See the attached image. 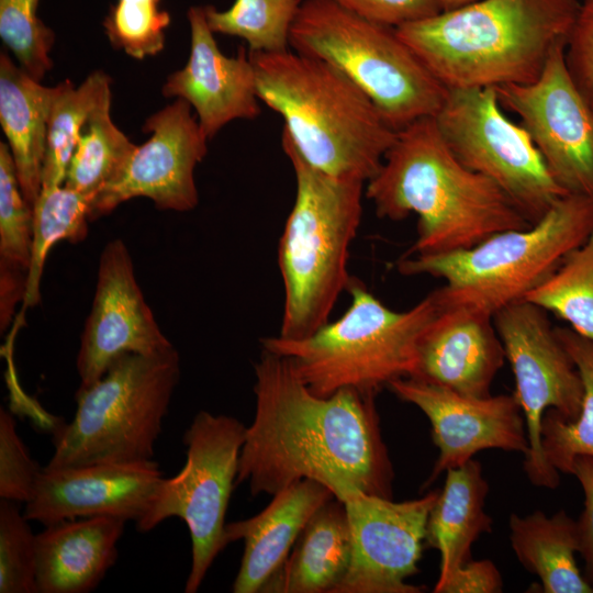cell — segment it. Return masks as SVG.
I'll list each match as a JSON object with an SVG mask.
<instances>
[{"instance_id": "1", "label": "cell", "mask_w": 593, "mask_h": 593, "mask_svg": "<svg viewBox=\"0 0 593 593\" xmlns=\"http://www.w3.org/2000/svg\"><path fill=\"white\" fill-rule=\"evenodd\" d=\"M256 411L240 449L236 484L276 494L314 480L342 501L362 491L392 499L393 468L376 395L344 388L314 394L289 357L261 349L254 365Z\"/></svg>"}, {"instance_id": "2", "label": "cell", "mask_w": 593, "mask_h": 593, "mask_svg": "<svg viewBox=\"0 0 593 593\" xmlns=\"http://www.w3.org/2000/svg\"><path fill=\"white\" fill-rule=\"evenodd\" d=\"M365 187L380 219L418 216L416 239L404 256L463 250L532 225L497 184L456 158L434 116L398 131Z\"/></svg>"}, {"instance_id": "3", "label": "cell", "mask_w": 593, "mask_h": 593, "mask_svg": "<svg viewBox=\"0 0 593 593\" xmlns=\"http://www.w3.org/2000/svg\"><path fill=\"white\" fill-rule=\"evenodd\" d=\"M581 11L578 0H478L395 30L447 89L529 85Z\"/></svg>"}, {"instance_id": "4", "label": "cell", "mask_w": 593, "mask_h": 593, "mask_svg": "<svg viewBox=\"0 0 593 593\" xmlns=\"http://www.w3.org/2000/svg\"><path fill=\"white\" fill-rule=\"evenodd\" d=\"M257 94L300 154L339 178L370 180L396 137L370 98L334 65L289 49L249 52Z\"/></svg>"}, {"instance_id": "5", "label": "cell", "mask_w": 593, "mask_h": 593, "mask_svg": "<svg viewBox=\"0 0 593 593\" xmlns=\"http://www.w3.org/2000/svg\"><path fill=\"white\" fill-rule=\"evenodd\" d=\"M281 145L294 170L296 193L278 247L284 290L278 336L302 339L329 321L347 289L349 247L360 225L366 183L311 165L286 130Z\"/></svg>"}, {"instance_id": "6", "label": "cell", "mask_w": 593, "mask_h": 593, "mask_svg": "<svg viewBox=\"0 0 593 593\" xmlns=\"http://www.w3.org/2000/svg\"><path fill=\"white\" fill-rule=\"evenodd\" d=\"M593 233V201L562 197L535 224L499 232L478 245L452 253L403 256L404 276L445 280L434 293L440 306H466L494 315L524 299Z\"/></svg>"}, {"instance_id": "7", "label": "cell", "mask_w": 593, "mask_h": 593, "mask_svg": "<svg viewBox=\"0 0 593 593\" xmlns=\"http://www.w3.org/2000/svg\"><path fill=\"white\" fill-rule=\"evenodd\" d=\"M347 292L351 303L336 321L302 339L280 336L260 340L261 348L290 358L307 388L329 396L344 388L378 394L415 369L419 339L439 305L430 292L407 311H393L356 277Z\"/></svg>"}, {"instance_id": "8", "label": "cell", "mask_w": 593, "mask_h": 593, "mask_svg": "<svg viewBox=\"0 0 593 593\" xmlns=\"http://www.w3.org/2000/svg\"><path fill=\"white\" fill-rule=\"evenodd\" d=\"M180 379L175 347L126 354L76 392L74 419L54 439L48 469L154 461L155 444Z\"/></svg>"}, {"instance_id": "9", "label": "cell", "mask_w": 593, "mask_h": 593, "mask_svg": "<svg viewBox=\"0 0 593 593\" xmlns=\"http://www.w3.org/2000/svg\"><path fill=\"white\" fill-rule=\"evenodd\" d=\"M289 44L340 69L396 132L435 116L448 94L394 27L360 18L334 0H304Z\"/></svg>"}, {"instance_id": "10", "label": "cell", "mask_w": 593, "mask_h": 593, "mask_svg": "<svg viewBox=\"0 0 593 593\" xmlns=\"http://www.w3.org/2000/svg\"><path fill=\"white\" fill-rule=\"evenodd\" d=\"M246 429L235 417L197 413L183 436V468L175 477L163 479L146 513L136 522L143 533L170 517L186 523L192 547L187 593L199 590L214 559L228 545L225 515Z\"/></svg>"}, {"instance_id": "11", "label": "cell", "mask_w": 593, "mask_h": 593, "mask_svg": "<svg viewBox=\"0 0 593 593\" xmlns=\"http://www.w3.org/2000/svg\"><path fill=\"white\" fill-rule=\"evenodd\" d=\"M501 108L494 87L448 89L434 119L456 158L497 184L535 224L569 193L550 175L528 132Z\"/></svg>"}, {"instance_id": "12", "label": "cell", "mask_w": 593, "mask_h": 593, "mask_svg": "<svg viewBox=\"0 0 593 593\" xmlns=\"http://www.w3.org/2000/svg\"><path fill=\"white\" fill-rule=\"evenodd\" d=\"M493 322L526 423L529 450L524 470L534 485L555 489L560 477L544 457L541 422L549 409L567 421L578 418L584 392L581 376L542 307L522 299L499 310Z\"/></svg>"}, {"instance_id": "13", "label": "cell", "mask_w": 593, "mask_h": 593, "mask_svg": "<svg viewBox=\"0 0 593 593\" xmlns=\"http://www.w3.org/2000/svg\"><path fill=\"white\" fill-rule=\"evenodd\" d=\"M564 49L553 51L535 82L495 90L501 107L521 118L555 181L593 201V107L573 83Z\"/></svg>"}, {"instance_id": "14", "label": "cell", "mask_w": 593, "mask_h": 593, "mask_svg": "<svg viewBox=\"0 0 593 593\" xmlns=\"http://www.w3.org/2000/svg\"><path fill=\"white\" fill-rule=\"evenodd\" d=\"M142 131L150 133L149 138L94 197L90 221L138 197L148 198L158 210L186 212L197 206L194 168L208 154L209 138L191 105L176 99L148 116Z\"/></svg>"}, {"instance_id": "15", "label": "cell", "mask_w": 593, "mask_h": 593, "mask_svg": "<svg viewBox=\"0 0 593 593\" xmlns=\"http://www.w3.org/2000/svg\"><path fill=\"white\" fill-rule=\"evenodd\" d=\"M439 490L402 502L362 491L344 503L351 534V558L334 593H419L406 582L416 574L429 512Z\"/></svg>"}, {"instance_id": "16", "label": "cell", "mask_w": 593, "mask_h": 593, "mask_svg": "<svg viewBox=\"0 0 593 593\" xmlns=\"http://www.w3.org/2000/svg\"><path fill=\"white\" fill-rule=\"evenodd\" d=\"M170 347L137 283L127 246L120 238L107 243L76 360L80 387L98 381L126 354L148 355Z\"/></svg>"}, {"instance_id": "17", "label": "cell", "mask_w": 593, "mask_h": 593, "mask_svg": "<svg viewBox=\"0 0 593 593\" xmlns=\"http://www.w3.org/2000/svg\"><path fill=\"white\" fill-rule=\"evenodd\" d=\"M388 388L430 422L438 457L425 486L480 450L528 454L526 423L514 394L471 398L412 378L396 379Z\"/></svg>"}, {"instance_id": "18", "label": "cell", "mask_w": 593, "mask_h": 593, "mask_svg": "<svg viewBox=\"0 0 593 593\" xmlns=\"http://www.w3.org/2000/svg\"><path fill=\"white\" fill-rule=\"evenodd\" d=\"M164 477L158 463H98L43 468L24 516L45 526L61 521L113 516L137 522Z\"/></svg>"}, {"instance_id": "19", "label": "cell", "mask_w": 593, "mask_h": 593, "mask_svg": "<svg viewBox=\"0 0 593 593\" xmlns=\"http://www.w3.org/2000/svg\"><path fill=\"white\" fill-rule=\"evenodd\" d=\"M187 18L190 54L186 65L167 77L161 93L188 102L210 141L230 122L260 114L255 71L245 47L235 56L221 52L204 5L190 7Z\"/></svg>"}, {"instance_id": "20", "label": "cell", "mask_w": 593, "mask_h": 593, "mask_svg": "<svg viewBox=\"0 0 593 593\" xmlns=\"http://www.w3.org/2000/svg\"><path fill=\"white\" fill-rule=\"evenodd\" d=\"M504 359L492 315L466 306L439 305L419 339L410 378L460 395L485 398L491 395Z\"/></svg>"}, {"instance_id": "21", "label": "cell", "mask_w": 593, "mask_h": 593, "mask_svg": "<svg viewBox=\"0 0 593 593\" xmlns=\"http://www.w3.org/2000/svg\"><path fill=\"white\" fill-rule=\"evenodd\" d=\"M260 513L226 524L228 544L244 540L234 593H258L282 568L313 514L335 497L325 485L310 479L294 482L272 495Z\"/></svg>"}, {"instance_id": "22", "label": "cell", "mask_w": 593, "mask_h": 593, "mask_svg": "<svg viewBox=\"0 0 593 593\" xmlns=\"http://www.w3.org/2000/svg\"><path fill=\"white\" fill-rule=\"evenodd\" d=\"M125 522L113 516H92L47 525L36 535L37 592L93 590L118 558Z\"/></svg>"}, {"instance_id": "23", "label": "cell", "mask_w": 593, "mask_h": 593, "mask_svg": "<svg viewBox=\"0 0 593 593\" xmlns=\"http://www.w3.org/2000/svg\"><path fill=\"white\" fill-rule=\"evenodd\" d=\"M56 87L34 79L7 51L0 53V123L21 190L34 204L41 190L47 125Z\"/></svg>"}, {"instance_id": "24", "label": "cell", "mask_w": 593, "mask_h": 593, "mask_svg": "<svg viewBox=\"0 0 593 593\" xmlns=\"http://www.w3.org/2000/svg\"><path fill=\"white\" fill-rule=\"evenodd\" d=\"M488 493L489 484L479 461L471 459L446 471L444 486L426 525L425 545L440 555L434 593L459 567L471 560L472 544L492 530V518L484 510Z\"/></svg>"}, {"instance_id": "25", "label": "cell", "mask_w": 593, "mask_h": 593, "mask_svg": "<svg viewBox=\"0 0 593 593\" xmlns=\"http://www.w3.org/2000/svg\"><path fill=\"white\" fill-rule=\"evenodd\" d=\"M351 558V534L344 503L336 497L310 518L289 557L264 592L334 593Z\"/></svg>"}, {"instance_id": "26", "label": "cell", "mask_w": 593, "mask_h": 593, "mask_svg": "<svg viewBox=\"0 0 593 593\" xmlns=\"http://www.w3.org/2000/svg\"><path fill=\"white\" fill-rule=\"evenodd\" d=\"M512 549L529 572L536 574L545 593H593L581 573L577 521L563 510L552 516L542 511L512 514L508 521Z\"/></svg>"}, {"instance_id": "27", "label": "cell", "mask_w": 593, "mask_h": 593, "mask_svg": "<svg viewBox=\"0 0 593 593\" xmlns=\"http://www.w3.org/2000/svg\"><path fill=\"white\" fill-rule=\"evenodd\" d=\"M51 107L42 188L61 186L79 135L92 113L112 100L111 78L94 70L75 86L66 79L55 86Z\"/></svg>"}, {"instance_id": "28", "label": "cell", "mask_w": 593, "mask_h": 593, "mask_svg": "<svg viewBox=\"0 0 593 593\" xmlns=\"http://www.w3.org/2000/svg\"><path fill=\"white\" fill-rule=\"evenodd\" d=\"M92 200L65 184L42 188L33 204L31 259L23 312L41 301V280L51 249L60 240L77 244L87 237Z\"/></svg>"}, {"instance_id": "29", "label": "cell", "mask_w": 593, "mask_h": 593, "mask_svg": "<svg viewBox=\"0 0 593 593\" xmlns=\"http://www.w3.org/2000/svg\"><path fill=\"white\" fill-rule=\"evenodd\" d=\"M583 382L581 411L575 421H567L549 409L541 422V447L546 461L558 472L572 473L578 456L593 457V340L572 328H556Z\"/></svg>"}, {"instance_id": "30", "label": "cell", "mask_w": 593, "mask_h": 593, "mask_svg": "<svg viewBox=\"0 0 593 593\" xmlns=\"http://www.w3.org/2000/svg\"><path fill=\"white\" fill-rule=\"evenodd\" d=\"M111 102L98 108L83 126L64 182L93 199L118 176L137 146L113 122Z\"/></svg>"}, {"instance_id": "31", "label": "cell", "mask_w": 593, "mask_h": 593, "mask_svg": "<svg viewBox=\"0 0 593 593\" xmlns=\"http://www.w3.org/2000/svg\"><path fill=\"white\" fill-rule=\"evenodd\" d=\"M524 299L556 314L574 332L593 340V233Z\"/></svg>"}, {"instance_id": "32", "label": "cell", "mask_w": 593, "mask_h": 593, "mask_svg": "<svg viewBox=\"0 0 593 593\" xmlns=\"http://www.w3.org/2000/svg\"><path fill=\"white\" fill-rule=\"evenodd\" d=\"M304 0H235L226 10L204 5L214 34L243 38L249 52L289 49L292 24Z\"/></svg>"}, {"instance_id": "33", "label": "cell", "mask_w": 593, "mask_h": 593, "mask_svg": "<svg viewBox=\"0 0 593 593\" xmlns=\"http://www.w3.org/2000/svg\"><path fill=\"white\" fill-rule=\"evenodd\" d=\"M159 3L160 0H116L102 22L111 46L137 60L159 54L171 21Z\"/></svg>"}, {"instance_id": "34", "label": "cell", "mask_w": 593, "mask_h": 593, "mask_svg": "<svg viewBox=\"0 0 593 593\" xmlns=\"http://www.w3.org/2000/svg\"><path fill=\"white\" fill-rule=\"evenodd\" d=\"M40 0H0V37L15 61L42 81L53 68L55 33L38 16Z\"/></svg>"}, {"instance_id": "35", "label": "cell", "mask_w": 593, "mask_h": 593, "mask_svg": "<svg viewBox=\"0 0 593 593\" xmlns=\"http://www.w3.org/2000/svg\"><path fill=\"white\" fill-rule=\"evenodd\" d=\"M18 502L0 501V593H36V535Z\"/></svg>"}, {"instance_id": "36", "label": "cell", "mask_w": 593, "mask_h": 593, "mask_svg": "<svg viewBox=\"0 0 593 593\" xmlns=\"http://www.w3.org/2000/svg\"><path fill=\"white\" fill-rule=\"evenodd\" d=\"M33 205L25 199L8 143L0 142V260L29 269Z\"/></svg>"}, {"instance_id": "37", "label": "cell", "mask_w": 593, "mask_h": 593, "mask_svg": "<svg viewBox=\"0 0 593 593\" xmlns=\"http://www.w3.org/2000/svg\"><path fill=\"white\" fill-rule=\"evenodd\" d=\"M43 468L33 460L7 410H0V497L27 503Z\"/></svg>"}, {"instance_id": "38", "label": "cell", "mask_w": 593, "mask_h": 593, "mask_svg": "<svg viewBox=\"0 0 593 593\" xmlns=\"http://www.w3.org/2000/svg\"><path fill=\"white\" fill-rule=\"evenodd\" d=\"M368 21L399 27L440 13L436 0H334Z\"/></svg>"}, {"instance_id": "39", "label": "cell", "mask_w": 593, "mask_h": 593, "mask_svg": "<svg viewBox=\"0 0 593 593\" xmlns=\"http://www.w3.org/2000/svg\"><path fill=\"white\" fill-rule=\"evenodd\" d=\"M568 72L593 107V12L581 11L564 49Z\"/></svg>"}, {"instance_id": "40", "label": "cell", "mask_w": 593, "mask_h": 593, "mask_svg": "<svg viewBox=\"0 0 593 593\" xmlns=\"http://www.w3.org/2000/svg\"><path fill=\"white\" fill-rule=\"evenodd\" d=\"M571 474L575 475L584 492V510L577 519L578 552L584 560L583 575L593 586V457L578 456Z\"/></svg>"}, {"instance_id": "41", "label": "cell", "mask_w": 593, "mask_h": 593, "mask_svg": "<svg viewBox=\"0 0 593 593\" xmlns=\"http://www.w3.org/2000/svg\"><path fill=\"white\" fill-rule=\"evenodd\" d=\"M502 575L493 561L469 560L459 567L436 593H499Z\"/></svg>"}, {"instance_id": "42", "label": "cell", "mask_w": 593, "mask_h": 593, "mask_svg": "<svg viewBox=\"0 0 593 593\" xmlns=\"http://www.w3.org/2000/svg\"><path fill=\"white\" fill-rule=\"evenodd\" d=\"M27 270L0 260V329L5 331L12 322L15 306L24 301Z\"/></svg>"}, {"instance_id": "43", "label": "cell", "mask_w": 593, "mask_h": 593, "mask_svg": "<svg viewBox=\"0 0 593 593\" xmlns=\"http://www.w3.org/2000/svg\"><path fill=\"white\" fill-rule=\"evenodd\" d=\"M478 0H436L441 12L452 11L468 4H471Z\"/></svg>"}, {"instance_id": "44", "label": "cell", "mask_w": 593, "mask_h": 593, "mask_svg": "<svg viewBox=\"0 0 593 593\" xmlns=\"http://www.w3.org/2000/svg\"><path fill=\"white\" fill-rule=\"evenodd\" d=\"M582 10L586 12H593V0H583Z\"/></svg>"}]
</instances>
